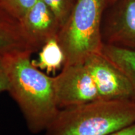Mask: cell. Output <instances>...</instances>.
Here are the masks:
<instances>
[{
    "label": "cell",
    "instance_id": "4",
    "mask_svg": "<svg viewBox=\"0 0 135 135\" xmlns=\"http://www.w3.org/2000/svg\"><path fill=\"white\" fill-rule=\"evenodd\" d=\"M53 83L59 108L100 99L93 79L84 64L64 65L59 75L53 77Z\"/></svg>",
    "mask_w": 135,
    "mask_h": 135
},
{
    "label": "cell",
    "instance_id": "11",
    "mask_svg": "<svg viewBox=\"0 0 135 135\" xmlns=\"http://www.w3.org/2000/svg\"><path fill=\"white\" fill-rule=\"evenodd\" d=\"M51 9L60 27L66 21L71 12L75 0H42Z\"/></svg>",
    "mask_w": 135,
    "mask_h": 135
},
{
    "label": "cell",
    "instance_id": "2",
    "mask_svg": "<svg viewBox=\"0 0 135 135\" xmlns=\"http://www.w3.org/2000/svg\"><path fill=\"white\" fill-rule=\"evenodd\" d=\"M135 123V101L98 99L60 109L45 135H108Z\"/></svg>",
    "mask_w": 135,
    "mask_h": 135
},
{
    "label": "cell",
    "instance_id": "10",
    "mask_svg": "<svg viewBox=\"0 0 135 135\" xmlns=\"http://www.w3.org/2000/svg\"><path fill=\"white\" fill-rule=\"evenodd\" d=\"M34 65L48 73L55 72L64 65L65 57L57 38L51 39L40 49L37 61H32Z\"/></svg>",
    "mask_w": 135,
    "mask_h": 135
},
{
    "label": "cell",
    "instance_id": "5",
    "mask_svg": "<svg viewBox=\"0 0 135 135\" xmlns=\"http://www.w3.org/2000/svg\"><path fill=\"white\" fill-rule=\"evenodd\" d=\"M84 64L93 79L100 99L134 100L127 78L102 53L89 56Z\"/></svg>",
    "mask_w": 135,
    "mask_h": 135
},
{
    "label": "cell",
    "instance_id": "8",
    "mask_svg": "<svg viewBox=\"0 0 135 135\" xmlns=\"http://www.w3.org/2000/svg\"><path fill=\"white\" fill-rule=\"evenodd\" d=\"M36 50L23 30L20 20L11 15L0 3V55Z\"/></svg>",
    "mask_w": 135,
    "mask_h": 135
},
{
    "label": "cell",
    "instance_id": "1",
    "mask_svg": "<svg viewBox=\"0 0 135 135\" xmlns=\"http://www.w3.org/2000/svg\"><path fill=\"white\" fill-rule=\"evenodd\" d=\"M30 52L3 55L8 93L19 106L28 129L33 134L45 131L60 108L55 98L53 77L34 65Z\"/></svg>",
    "mask_w": 135,
    "mask_h": 135
},
{
    "label": "cell",
    "instance_id": "3",
    "mask_svg": "<svg viewBox=\"0 0 135 135\" xmlns=\"http://www.w3.org/2000/svg\"><path fill=\"white\" fill-rule=\"evenodd\" d=\"M107 0H75L57 40L65 55L64 65L84 64L103 46L101 27Z\"/></svg>",
    "mask_w": 135,
    "mask_h": 135
},
{
    "label": "cell",
    "instance_id": "12",
    "mask_svg": "<svg viewBox=\"0 0 135 135\" xmlns=\"http://www.w3.org/2000/svg\"><path fill=\"white\" fill-rule=\"evenodd\" d=\"M38 0H0L1 5L11 15L20 20Z\"/></svg>",
    "mask_w": 135,
    "mask_h": 135
},
{
    "label": "cell",
    "instance_id": "7",
    "mask_svg": "<svg viewBox=\"0 0 135 135\" xmlns=\"http://www.w3.org/2000/svg\"><path fill=\"white\" fill-rule=\"evenodd\" d=\"M20 21L36 51L51 39L57 38L61 28L53 12L42 0H38Z\"/></svg>",
    "mask_w": 135,
    "mask_h": 135
},
{
    "label": "cell",
    "instance_id": "15",
    "mask_svg": "<svg viewBox=\"0 0 135 135\" xmlns=\"http://www.w3.org/2000/svg\"><path fill=\"white\" fill-rule=\"evenodd\" d=\"M116 1H117V0H107L108 6H110L111 5L114 4V3H115Z\"/></svg>",
    "mask_w": 135,
    "mask_h": 135
},
{
    "label": "cell",
    "instance_id": "9",
    "mask_svg": "<svg viewBox=\"0 0 135 135\" xmlns=\"http://www.w3.org/2000/svg\"><path fill=\"white\" fill-rule=\"evenodd\" d=\"M101 53L127 78L135 101V50L103 44Z\"/></svg>",
    "mask_w": 135,
    "mask_h": 135
},
{
    "label": "cell",
    "instance_id": "13",
    "mask_svg": "<svg viewBox=\"0 0 135 135\" xmlns=\"http://www.w3.org/2000/svg\"><path fill=\"white\" fill-rule=\"evenodd\" d=\"M9 90V80L6 68H5L3 55H0V93L8 91Z\"/></svg>",
    "mask_w": 135,
    "mask_h": 135
},
{
    "label": "cell",
    "instance_id": "14",
    "mask_svg": "<svg viewBox=\"0 0 135 135\" xmlns=\"http://www.w3.org/2000/svg\"><path fill=\"white\" fill-rule=\"evenodd\" d=\"M108 135H135V123Z\"/></svg>",
    "mask_w": 135,
    "mask_h": 135
},
{
    "label": "cell",
    "instance_id": "6",
    "mask_svg": "<svg viewBox=\"0 0 135 135\" xmlns=\"http://www.w3.org/2000/svg\"><path fill=\"white\" fill-rule=\"evenodd\" d=\"M103 17L104 44L135 50V0H117Z\"/></svg>",
    "mask_w": 135,
    "mask_h": 135
}]
</instances>
